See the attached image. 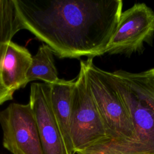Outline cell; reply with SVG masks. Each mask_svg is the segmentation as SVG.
Masks as SVG:
<instances>
[{
    "instance_id": "6da1fadb",
    "label": "cell",
    "mask_w": 154,
    "mask_h": 154,
    "mask_svg": "<svg viewBox=\"0 0 154 154\" xmlns=\"http://www.w3.org/2000/svg\"><path fill=\"white\" fill-rule=\"evenodd\" d=\"M23 29L59 57L106 53L119 25L121 0H14Z\"/></svg>"
},
{
    "instance_id": "7a4b0ae2",
    "label": "cell",
    "mask_w": 154,
    "mask_h": 154,
    "mask_svg": "<svg viewBox=\"0 0 154 154\" xmlns=\"http://www.w3.org/2000/svg\"><path fill=\"white\" fill-rule=\"evenodd\" d=\"M80 67L108 137L132 142L143 152L138 144L130 108L111 72L97 67L91 58L81 60Z\"/></svg>"
},
{
    "instance_id": "3957f363",
    "label": "cell",
    "mask_w": 154,
    "mask_h": 154,
    "mask_svg": "<svg viewBox=\"0 0 154 154\" xmlns=\"http://www.w3.org/2000/svg\"><path fill=\"white\" fill-rule=\"evenodd\" d=\"M70 134L75 154L109 138L81 67L73 91Z\"/></svg>"
},
{
    "instance_id": "277c9868",
    "label": "cell",
    "mask_w": 154,
    "mask_h": 154,
    "mask_svg": "<svg viewBox=\"0 0 154 154\" xmlns=\"http://www.w3.org/2000/svg\"><path fill=\"white\" fill-rule=\"evenodd\" d=\"M2 144L12 154H43L36 120L28 103H11L0 111Z\"/></svg>"
},
{
    "instance_id": "5b68a950",
    "label": "cell",
    "mask_w": 154,
    "mask_h": 154,
    "mask_svg": "<svg viewBox=\"0 0 154 154\" xmlns=\"http://www.w3.org/2000/svg\"><path fill=\"white\" fill-rule=\"evenodd\" d=\"M154 36V12L144 3H137L122 12L117 30L106 49L109 55L130 56L142 52Z\"/></svg>"
},
{
    "instance_id": "8992f818",
    "label": "cell",
    "mask_w": 154,
    "mask_h": 154,
    "mask_svg": "<svg viewBox=\"0 0 154 154\" xmlns=\"http://www.w3.org/2000/svg\"><path fill=\"white\" fill-rule=\"evenodd\" d=\"M50 93V84H31L29 104L37 125L43 153L69 154L52 110Z\"/></svg>"
},
{
    "instance_id": "52a82bcc",
    "label": "cell",
    "mask_w": 154,
    "mask_h": 154,
    "mask_svg": "<svg viewBox=\"0 0 154 154\" xmlns=\"http://www.w3.org/2000/svg\"><path fill=\"white\" fill-rule=\"evenodd\" d=\"M112 76L130 108L138 144L146 154H154V111L128 85Z\"/></svg>"
},
{
    "instance_id": "ba28073f",
    "label": "cell",
    "mask_w": 154,
    "mask_h": 154,
    "mask_svg": "<svg viewBox=\"0 0 154 154\" xmlns=\"http://www.w3.org/2000/svg\"><path fill=\"white\" fill-rule=\"evenodd\" d=\"M32 57L25 47L12 41L7 45L0 58V76L6 88L15 91L26 86Z\"/></svg>"
},
{
    "instance_id": "9c48e42d",
    "label": "cell",
    "mask_w": 154,
    "mask_h": 154,
    "mask_svg": "<svg viewBox=\"0 0 154 154\" xmlns=\"http://www.w3.org/2000/svg\"><path fill=\"white\" fill-rule=\"evenodd\" d=\"M75 81V79L67 81L61 79L58 82L50 84L52 110L69 154H75L70 134Z\"/></svg>"
},
{
    "instance_id": "30bf717a",
    "label": "cell",
    "mask_w": 154,
    "mask_h": 154,
    "mask_svg": "<svg viewBox=\"0 0 154 154\" xmlns=\"http://www.w3.org/2000/svg\"><path fill=\"white\" fill-rule=\"evenodd\" d=\"M54 52L46 45L42 44L36 54L32 56V61L27 73V82L40 79L48 84L58 82L61 79L55 65Z\"/></svg>"
},
{
    "instance_id": "8fae6325",
    "label": "cell",
    "mask_w": 154,
    "mask_h": 154,
    "mask_svg": "<svg viewBox=\"0 0 154 154\" xmlns=\"http://www.w3.org/2000/svg\"><path fill=\"white\" fill-rule=\"evenodd\" d=\"M9 40V32L7 25L0 15V52Z\"/></svg>"
},
{
    "instance_id": "7c38bea8",
    "label": "cell",
    "mask_w": 154,
    "mask_h": 154,
    "mask_svg": "<svg viewBox=\"0 0 154 154\" xmlns=\"http://www.w3.org/2000/svg\"><path fill=\"white\" fill-rule=\"evenodd\" d=\"M14 93V91L10 90L5 87L0 76V105L7 100L13 99Z\"/></svg>"
}]
</instances>
